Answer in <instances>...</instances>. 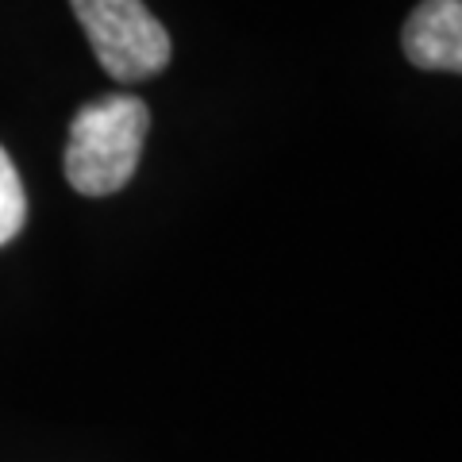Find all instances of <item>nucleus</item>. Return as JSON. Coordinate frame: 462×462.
I'll return each mask as SVG.
<instances>
[{
	"mask_svg": "<svg viewBox=\"0 0 462 462\" xmlns=\"http://www.w3.org/2000/svg\"><path fill=\"white\" fill-rule=\"evenodd\" d=\"M151 108L132 93H112L85 105L69 124L66 181L81 197L120 193L139 170Z\"/></svg>",
	"mask_w": 462,
	"mask_h": 462,
	"instance_id": "1",
	"label": "nucleus"
},
{
	"mask_svg": "<svg viewBox=\"0 0 462 462\" xmlns=\"http://www.w3.org/2000/svg\"><path fill=\"white\" fill-rule=\"evenodd\" d=\"M100 69L116 81H147L170 66V32L143 0H69Z\"/></svg>",
	"mask_w": 462,
	"mask_h": 462,
	"instance_id": "2",
	"label": "nucleus"
},
{
	"mask_svg": "<svg viewBox=\"0 0 462 462\" xmlns=\"http://www.w3.org/2000/svg\"><path fill=\"white\" fill-rule=\"evenodd\" d=\"M404 58L420 69H462V0H424L401 32Z\"/></svg>",
	"mask_w": 462,
	"mask_h": 462,
	"instance_id": "3",
	"label": "nucleus"
},
{
	"mask_svg": "<svg viewBox=\"0 0 462 462\" xmlns=\"http://www.w3.org/2000/svg\"><path fill=\"white\" fill-rule=\"evenodd\" d=\"M27 220V197H23V181L12 158L0 147V247L20 236V227Z\"/></svg>",
	"mask_w": 462,
	"mask_h": 462,
	"instance_id": "4",
	"label": "nucleus"
}]
</instances>
